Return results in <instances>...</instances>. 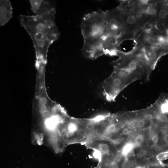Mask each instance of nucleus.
Wrapping results in <instances>:
<instances>
[{
    "label": "nucleus",
    "mask_w": 168,
    "mask_h": 168,
    "mask_svg": "<svg viewBox=\"0 0 168 168\" xmlns=\"http://www.w3.org/2000/svg\"><path fill=\"white\" fill-rule=\"evenodd\" d=\"M81 29L83 39L81 51L86 58L95 60L104 55L117 56L123 35L112 29L107 11L99 9L85 15Z\"/></svg>",
    "instance_id": "1"
},
{
    "label": "nucleus",
    "mask_w": 168,
    "mask_h": 168,
    "mask_svg": "<svg viewBox=\"0 0 168 168\" xmlns=\"http://www.w3.org/2000/svg\"><path fill=\"white\" fill-rule=\"evenodd\" d=\"M56 4L46 1L36 15H21L20 22L32 40L36 54V65L38 69L44 67L50 45L60 36L55 21Z\"/></svg>",
    "instance_id": "2"
},
{
    "label": "nucleus",
    "mask_w": 168,
    "mask_h": 168,
    "mask_svg": "<svg viewBox=\"0 0 168 168\" xmlns=\"http://www.w3.org/2000/svg\"><path fill=\"white\" fill-rule=\"evenodd\" d=\"M84 145L95 151L94 156L99 161V164L117 159L119 156V151L116 146L105 138L93 137Z\"/></svg>",
    "instance_id": "3"
},
{
    "label": "nucleus",
    "mask_w": 168,
    "mask_h": 168,
    "mask_svg": "<svg viewBox=\"0 0 168 168\" xmlns=\"http://www.w3.org/2000/svg\"><path fill=\"white\" fill-rule=\"evenodd\" d=\"M12 7L9 0H1L0 1V26L5 25L12 16Z\"/></svg>",
    "instance_id": "4"
},
{
    "label": "nucleus",
    "mask_w": 168,
    "mask_h": 168,
    "mask_svg": "<svg viewBox=\"0 0 168 168\" xmlns=\"http://www.w3.org/2000/svg\"><path fill=\"white\" fill-rule=\"evenodd\" d=\"M136 148L132 140L127 141L119 150V156L122 157H129L130 154Z\"/></svg>",
    "instance_id": "5"
},
{
    "label": "nucleus",
    "mask_w": 168,
    "mask_h": 168,
    "mask_svg": "<svg viewBox=\"0 0 168 168\" xmlns=\"http://www.w3.org/2000/svg\"><path fill=\"white\" fill-rule=\"evenodd\" d=\"M136 148L142 146L146 140V137L143 133L140 132L136 134L132 139Z\"/></svg>",
    "instance_id": "6"
},
{
    "label": "nucleus",
    "mask_w": 168,
    "mask_h": 168,
    "mask_svg": "<svg viewBox=\"0 0 168 168\" xmlns=\"http://www.w3.org/2000/svg\"><path fill=\"white\" fill-rule=\"evenodd\" d=\"M29 1L31 6V9L33 12L38 14L42 7L43 0H30Z\"/></svg>",
    "instance_id": "7"
},
{
    "label": "nucleus",
    "mask_w": 168,
    "mask_h": 168,
    "mask_svg": "<svg viewBox=\"0 0 168 168\" xmlns=\"http://www.w3.org/2000/svg\"><path fill=\"white\" fill-rule=\"evenodd\" d=\"M150 141L151 145L153 146H157L159 145L160 142V137L158 133H153L150 137Z\"/></svg>",
    "instance_id": "8"
},
{
    "label": "nucleus",
    "mask_w": 168,
    "mask_h": 168,
    "mask_svg": "<svg viewBox=\"0 0 168 168\" xmlns=\"http://www.w3.org/2000/svg\"><path fill=\"white\" fill-rule=\"evenodd\" d=\"M136 19L134 15H128L126 19V23L130 25H134L136 22Z\"/></svg>",
    "instance_id": "9"
},
{
    "label": "nucleus",
    "mask_w": 168,
    "mask_h": 168,
    "mask_svg": "<svg viewBox=\"0 0 168 168\" xmlns=\"http://www.w3.org/2000/svg\"><path fill=\"white\" fill-rule=\"evenodd\" d=\"M168 16V11L165 9H161L159 13V17L160 19H167Z\"/></svg>",
    "instance_id": "10"
},
{
    "label": "nucleus",
    "mask_w": 168,
    "mask_h": 168,
    "mask_svg": "<svg viewBox=\"0 0 168 168\" xmlns=\"http://www.w3.org/2000/svg\"><path fill=\"white\" fill-rule=\"evenodd\" d=\"M147 42L150 46H152L157 43V39L151 35L148 36L146 38Z\"/></svg>",
    "instance_id": "11"
},
{
    "label": "nucleus",
    "mask_w": 168,
    "mask_h": 168,
    "mask_svg": "<svg viewBox=\"0 0 168 168\" xmlns=\"http://www.w3.org/2000/svg\"><path fill=\"white\" fill-rule=\"evenodd\" d=\"M156 39L157 43L161 44L163 45L165 43H167V38L164 36H157Z\"/></svg>",
    "instance_id": "12"
},
{
    "label": "nucleus",
    "mask_w": 168,
    "mask_h": 168,
    "mask_svg": "<svg viewBox=\"0 0 168 168\" xmlns=\"http://www.w3.org/2000/svg\"><path fill=\"white\" fill-rule=\"evenodd\" d=\"M157 9L154 7H152L147 10V14L150 15H154L157 13Z\"/></svg>",
    "instance_id": "13"
},
{
    "label": "nucleus",
    "mask_w": 168,
    "mask_h": 168,
    "mask_svg": "<svg viewBox=\"0 0 168 168\" xmlns=\"http://www.w3.org/2000/svg\"><path fill=\"white\" fill-rule=\"evenodd\" d=\"M162 139L164 144H168V133L164 134Z\"/></svg>",
    "instance_id": "14"
},
{
    "label": "nucleus",
    "mask_w": 168,
    "mask_h": 168,
    "mask_svg": "<svg viewBox=\"0 0 168 168\" xmlns=\"http://www.w3.org/2000/svg\"><path fill=\"white\" fill-rule=\"evenodd\" d=\"M139 2L141 5H146L148 4L149 1L147 0H142V1H140Z\"/></svg>",
    "instance_id": "15"
},
{
    "label": "nucleus",
    "mask_w": 168,
    "mask_h": 168,
    "mask_svg": "<svg viewBox=\"0 0 168 168\" xmlns=\"http://www.w3.org/2000/svg\"><path fill=\"white\" fill-rule=\"evenodd\" d=\"M163 49L165 50H168V43H165L163 45Z\"/></svg>",
    "instance_id": "16"
},
{
    "label": "nucleus",
    "mask_w": 168,
    "mask_h": 168,
    "mask_svg": "<svg viewBox=\"0 0 168 168\" xmlns=\"http://www.w3.org/2000/svg\"><path fill=\"white\" fill-rule=\"evenodd\" d=\"M135 10L134 9H130L129 11L130 15H134L135 13Z\"/></svg>",
    "instance_id": "17"
},
{
    "label": "nucleus",
    "mask_w": 168,
    "mask_h": 168,
    "mask_svg": "<svg viewBox=\"0 0 168 168\" xmlns=\"http://www.w3.org/2000/svg\"><path fill=\"white\" fill-rule=\"evenodd\" d=\"M167 43H168V34H167Z\"/></svg>",
    "instance_id": "18"
}]
</instances>
